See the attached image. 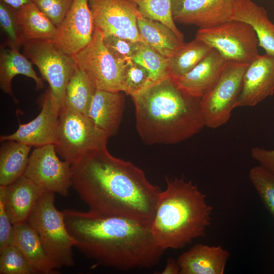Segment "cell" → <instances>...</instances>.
<instances>
[{"label": "cell", "mask_w": 274, "mask_h": 274, "mask_svg": "<svg viewBox=\"0 0 274 274\" xmlns=\"http://www.w3.org/2000/svg\"><path fill=\"white\" fill-rule=\"evenodd\" d=\"M96 89L86 73L77 66L66 86L63 106L86 115Z\"/></svg>", "instance_id": "obj_28"}, {"label": "cell", "mask_w": 274, "mask_h": 274, "mask_svg": "<svg viewBox=\"0 0 274 274\" xmlns=\"http://www.w3.org/2000/svg\"><path fill=\"white\" fill-rule=\"evenodd\" d=\"M122 91L96 89L86 116L109 138L118 132L124 109Z\"/></svg>", "instance_id": "obj_17"}, {"label": "cell", "mask_w": 274, "mask_h": 274, "mask_svg": "<svg viewBox=\"0 0 274 274\" xmlns=\"http://www.w3.org/2000/svg\"><path fill=\"white\" fill-rule=\"evenodd\" d=\"M60 110L48 89L43 95L39 114L27 123L19 124L13 133L1 135V142L14 140L35 148L54 145Z\"/></svg>", "instance_id": "obj_13"}, {"label": "cell", "mask_w": 274, "mask_h": 274, "mask_svg": "<svg viewBox=\"0 0 274 274\" xmlns=\"http://www.w3.org/2000/svg\"><path fill=\"white\" fill-rule=\"evenodd\" d=\"M109 138L86 115L62 106L54 145L63 160L72 164L87 153L107 147Z\"/></svg>", "instance_id": "obj_6"}, {"label": "cell", "mask_w": 274, "mask_h": 274, "mask_svg": "<svg viewBox=\"0 0 274 274\" xmlns=\"http://www.w3.org/2000/svg\"><path fill=\"white\" fill-rule=\"evenodd\" d=\"M131 60L142 65L149 72L153 83L169 76L168 58L145 43L141 44L139 51Z\"/></svg>", "instance_id": "obj_30"}, {"label": "cell", "mask_w": 274, "mask_h": 274, "mask_svg": "<svg viewBox=\"0 0 274 274\" xmlns=\"http://www.w3.org/2000/svg\"><path fill=\"white\" fill-rule=\"evenodd\" d=\"M103 36L104 44L109 51L116 59L122 62L132 59L139 51L142 43L113 35Z\"/></svg>", "instance_id": "obj_35"}, {"label": "cell", "mask_w": 274, "mask_h": 274, "mask_svg": "<svg viewBox=\"0 0 274 274\" xmlns=\"http://www.w3.org/2000/svg\"><path fill=\"white\" fill-rule=\"evenodd\" d=\"M88 2L94 28L103 36L113 35L145 43L138 28L139 11L134 3L129 0H88Z\"/></svg>", "instance_id": "obj_12"}, {"label": "cell", "mask_w": 274, "mask_h": 274, "mask_svg": "<svg viewBox=\"0 0 274 274\" xmlns=\"http://www.w3.org/2000/svg\"><path fill=\"white\" fill-rule=\"evenodd\" d=\"M236 0H173L175 22L204 28L231 20Z\"/></svg>", "instance_id": "obj_15"}, {"label": "cell", "mask_w": 274, "mask_h": 274, "mask_svg": "<svg viewBox=\"0 0 274 274\" xmlns=\"http://www.w3.org/2000/svg\"><path fill=\"white\" fill-rule=\"evenodd\" d=\"M0 148V185L7 186L22 176L31 147L14 140L2 142Z\"/></svg>", "instance_id": "obj_26"}, {"label": "cell", "mask_w": 274, "mask_h": 274, "mask_svg": "<svg viewBox=\"0 0 274 274\" xmlns=\"http://www.w3.org/2000/svg\"><path fill=\"white\" fill-rule=\"evenodd\" d=\"M71 169L72 187L89 210L151 222L161 190L132 163L106 147L87 153Z\"/></svg>", "instance_id": "obj_1"}, {"label": "cell", "mask_w": 274, "mask_h": 274, "mask_svg": "<svg viewBox=\"0 0 274 274\" xmlns=\"http://www.w3.org/2000/svg\"><path fill=\"white\" fill-rule=\"evenodd\" d=\"M24 75L35 82L38 90L44 88L42 79L38 77L33 68L32 62L14 48H3L0 52V87L4 92L16 99L11 87L13 79L17 75Z\"/></svg>", "instance_id": "obj_23"}, {"label": "cell", "mask_w": 274, "mask_h": 274, "mask_svg": "<svg viewBox=\"0 0 274 274\" xmlns=\"http://www.w3.org/2000/svg\"><path fill=\"white\" fill-rule=\"evenodd\" d=\"M213 49L204 42L196 39L184 44L168 58V75L172 78L188 73L202 61Z\"/></svg>", "instance_id": "obj_27"}, {"label": "cell", "mask_w": 274, "mask_h": 274, "mask_svg": "<svg viewBox=\"0 0 274 274\" xmlns=\"http://www.w3.org/2000/svg\"><path fill=\"white\" fill-rule=\"evenodd\" d=\"M73 0H33V3L58 27L68 11Z\"/></svg>", "instance_id": "obj_36"}, {"label": "cell", "mask_w": 274, "mask_h": 274, "mask_svg": "<svg viewBox=\"0 0 274 274\" xmlns=\"http://www.w3.org/2000/svg\"><path fill=\"white\" fill-rule=\"evenodd\" d=\"M44 192L23 175L6 186L5 207L13 225L28 221Z\"/></svg>", "instance_id": "obj_20"}, {"label": "cell", "mask_w": 274, "mask_h": 274, "mask_svg": "<svg viewBox=\"0 0 274 274\" xmlns=\"http://www.w3.org/2000/svg\"><path fill=\"white\" fill-rule=\"evenodd\" d=\"M180 267L177 260L169 258L167 260L166 265L162 271V273L165 274H178L180 273Z\"/></svg>", "instance_id": "obj_39"}, {"label": "cell", "mask_w": 274, "mask_h": 274, "mask_svg": "<svg viewBox=\"0 0 274 274\" xmlns=\"http://www.w3.org/2000/svg\"><path fill=\"white\" fill-rule=\"evenodd\" d=\"M62 212L75 247L99 265L123 270L150 268L165 251L155 241L151 223L90 210Z\"/></svg>", "instance_id": "obj_2"}, {"label": "cell", "mask_w": 274, "mask_h": 274, "mask_svg": "<svg viewBox=\"0 0 274 274\" xmlns=\"http://www.w3.org/2000/svg\"><path fill=\"white\" fill-rule=\"evenodd\" d=\"M17 19L24 43L32 41H56L57 27L33 3L17 9Z\"/></svg>", "instance_id": "obj_25"}, {"label": "cell", "mask_w": 274, "mask_h": 274, "mask_svg": "<svg viewBox=\"0 0 274 274\" xmlns=\"http://www.w3.org/2000/svg\"><path fill=\"white\" fill-rule=\"evenodd\" d=\"M1 274H32L20 250L11 244L0 252Z\"/></svg>", "instance_id": "obj_34"}, {"label": "cell", "mask_w": 274, "mask_h": 274, "mask_svg": "<svg viewBox=\"0 0 274 274\" xmlns=\"http://www.w3.org/2000/svg\"><path fill=\"white\" fill-rule=\"evenodd\" d=\"M57 154L53 144L35 148L23 176L44 192L66 196L72 187V164L61 160Z\"/></svg>", "instance_id": "obj_11"}, {"label": "cell", "mask_w": 274, "mask_h": 274, "mask_svg": "<svg viewBox=\"0 0 274 274\" xmlns=\"http://www.w3.org/2000/svg\"><path fill=\"white\" fill-rule=\"evenodd\" d=\"M55 193L44 192L30 215L28 224L37 233L55 269L74 264L76 241L69 232L63 212L55 205Z\"/></svg>", "instance_id": "obj_5"}, {"label": "cell", "mask_w": 274, "mask_h": 274, "mask_svg": "<svg viewBox=\"0 0 274 274\" xmlns=\"http://www.w3.org/2000/svg\"><path fill=\"white\" fill-rule=\"evenodd\" d=\"M165 179L166 187L159 194L151 229L163 249H178L204 235L213 208L191 181L183 176Z\"/></svg>", "instance_id": "obj_4"}, {"label": "cell", "mask_w": 274, "mask_h": 274, "mask_svg": "<svg viewBox=\"0 0 274 274\" xmlns=\"http://www.w3.org/2000/svg\"><path fill=\"white\" fill-rule=\"evenodd\" d=\"M134 3L145 18L160 22L168 27L180 39L183 33L177 27L172 11L173 0H129Z\"/></svg>", "instance_id": "obj_29"}, {"label": "cell", "mask_w": 274, "mask_h": 274, "mask_svg": "<svg viewBox=\"0 0 274 274\" xmlns=\"http://www.w3.org/2000/svg\"><path fill=\"white\" fill-rule=\"evenodd\" d=\"M57 29L55 42L69 55L76 54L89 44L92 39L94 24L88 0H73Z\"/></svg>", "instance_id": "obj_14"}, {"label": "cell", "mask_w": 274, "mask_h": 274, "mask_svg": "<svg viewBox=\"0 0 274 274\" xmlns=\"http://www.w3.org/2000/svg\"><path fill=\"white\" fill-rule=\"evenodd\" d=\"M8 4L16 9H18L22 6L31 3L33 0H1Z\"/></svg>", "instance_id": "obj_40"}, {"label": "cell", "mask_w": 274, "mask_h": 274, "mask_svg": "<svg viewBox=\"0 0 274 274\" xmlns=\"http://www.w3.org/2000/svg\"><path fill=\"white\" fill-rule=\"evenodd\" d=\"M21 252L32 273H55L56 269L48 257L34 229L27 222L13 225L11 243Z\"/></svg>", "instance_id": "obj_21"}, {"label": "cell", "mask_w": 274, "mask_h": 274, "mask_svg": "<svg viewBox=\"0 0 274 274\" xmlns=\"http://www.w3.org/2000/svg\"><path fill=\"white\" fill-rule=\"evenodd\" d=\"M131 97L137 131L147 144H177L206 126L201 98L184 92L169 76Z\"/></svg>", "instance_id": "obj_3"}, {"label": "cell", "mask_w": 274, "mask_h": 274, "mask_svg": "<svg viewBox=\"0 0 274 274\" xmlns=\"http://www.w3.org/2000/svg\"><path fill=\"white\" fill-rule=\"evenodd\" d=\"M153 83L150 73L144 67L131 59L125 61L123 71V92L131 97Z\"/></svg>", "instance_id": "obj_32"}, {"label": "cell", "mask_w": 274, "mask_h": 274, "mask_svg": "<svg viewBox=\"0 0 274 274\" xmlns=\"http://www.w3.org/2000/svg\"><path fill=\"white\" fill-rule=\"evenodd\" d=\"M22 46L24 55L37 66L49 84L54 101L61 109L66 86L77 67L73 56L53 41H28Z\"/></svg>", "instance_id": "obj_8"}, {"label": "cell", "mask_w": 274, "mask_h": 274, "mask_svg": "<svg viewBox=\"0 0 274 274\" xmlns=\"http://www.w3.org/2000/svg\"><path fill=\"white\" fill-rule=\"evenodd\" d=\"M274 93V55H259L245 72L235 108L253 107Z\"/></svg>", "instance_id": "obj_16"}, {"label": "cell", "mask_w": 274, "mask_h": 274, "mask_svg": "<svg viewBox=\"0 0 274 274\" xmlns=\"http://www.w3.org/2000/svg\"><path fill=\"white\" fill-rule=\"evenodd\" d=\"M6 186L0 185V252L11 243L13 224L5 204Z\"/></svg>", "instance_id": "obj_37"}, {"label": "cell", "mask_w": 274, "mask_h": 274, "mask_svg": "<svg viewBox=\"0 0 274 274\" xmlns=\"http://www.w3.org/2000/svg\"><path fill=\"white\" fill-rule=\"evenodd\" d=\"M17 10L0 0V24L7 37V45L19 49L24 41L18 24Z\"/></svg>", "instance_id": "obj_33"}, {"label": "cell", "mask_w": 274, "mask_h": 274, "mask_svg": "<svg viewBox=\"0 0 274 274\" xmlns=\"http://www.w3.org/2000/svg\"><path fill=\"white\" fill-rule=\"evenodd\" d=\"M196 39L217 50L227 61L249 64L259 54L257 36L248 24L231 20L199 28Z\"/></svg>", "instance_id": "obj_7"}, {"label": "cell", "mask_w": 274, "mask_h": 274, "mask_svg": "<svg viewBox=\"0 0 274 274\" xmlns=\"http://www.w3.org/2000/svg\"><path fill=\"white\" fill-rule=\"evenodd\" d=\"M248 64L228 61L217 81L201 98L206 126L217 128L228 121L241 91Z\"/></svg>", "instance_id": "obj_9"}, {"label": "cell", "mask_w": 274, "mask_h": 274, "mask_svg": "<svg viewBox=\"0 0 274 274\" xmlns=\"http://www.w3.org/2000/svg\"><path fill=\"white\" fill-rule=\"evenodd\" d=\"M249 176L262 203L274 218V174L259 165L250 169Z\"/></svg>", "instance_id": "obj_31"}, {"label": "cell", "mask_w": 274, "mask_h": 274, "mask_svg": "<svg viewBox=\"0 0 274 274\" xmlns=\"http://www.w3.org/2000/svg\"><path fill=\"white\" fill-rule=\"evenodd\" d=\"M137 26L145 43L166 58L172 57L185 43L166 25L145 18L140 12Z\"/></svg>", "instance_id": "obj_24"}, {"label": "cell", "mask_w": 274, "mask_h": 274, "mask_svg": "<svg viewBox=\"0 0 274 274\" xmlns=\"http://www.w3.org/2000/svg\"><path fill=\"white\" fill-rule=\"evenodd\" d=\"M251 154L260 165L274 174V149L267 150L255 147L252 148Z\"/></svg>", "instance_id": "obj_38"}, {"label": "cell", "mask_w": 274, "mask_h": 274, "mask_svg": "<svg viewBox=\"0 0 274 274\" xmlns=\"http://www.w3.org/2000/svg\"><path fill=\"white\" fill-rule=\"evenodd\" d=\"M231 20L245 22L253 29L259 46L265 53L274 55V24L269 20L263 7L252 0H236Z\"/></svg>", "instance_id": "obj_22"}, {"label": "cell", "mask_w": 274, "mask_h": 274, "mask_svg": "<svg viewBox=\"0 0 274 274\" xmlns=\"http://www.w3.org/2000/svg\"><path fill=\"white\" fill-rule=\"evenodd\" d=\"M230 256L220 246L197 244L177 259L180 274H223Z\"/></svg>", "instance_id": "obj_19"}, {"label": "cell", "mask_w": 274, "mask_h": 274, "mask_svg": "<svg viewBox=\"0 0 274 274\" xmlns=\"http://www.w3.org/2000/svg\"><path fill=\"white\" fill-rule=\"evenodd\" d=\"M103 34L94 28L89 44L72 55L77 66L84 71L97 89L123 92L125 62L116 59L104 44Z\"/></svg>", "instance_id": "obj_10"}, {"label": "cell", "mask_w": 274, "mask_h": 274, "mask_svg": "<svg viewBox=\"0 0 274 274\" xmlns=\"http://www.w3.org/2000/svg\"><path fill=\"white\" fill-rule=\"evenodd\" d=\"M228 61L213 49L193 69L184 75L172 78L187 94L201 98L217 81Z\"/></svg>", "instance_id": "obj_18"}]
</instances>
